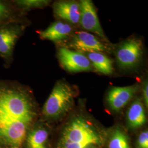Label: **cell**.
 I'll return each instance as SVG.
<instances>
[{
	"instance_id": "5bb4252c",
	"label": "cell",
	"mask_w": 148,
	"mask_h": 148,
	"mask_svg": "<svg viewBox=\"0 0 148 148\" xmlns=\"http://www.w3.org/2000/svg\"><path fill=\"white\" fill-rule=\"evenodd\" d=\"M87 58L98 71L104 75H109L112 73V61L105 54L100 52L88 53Z\"/></svg>"
},
{
	"instance_id": "8992f818",
	"label": "cell",
	"mask_w": 148,
	"mask_h": 148,
	"mask_svg": "<svg viewBox=\"0 0 148 148\" xmlns=\"http://www.w3.org/2000/svg\"><path fill=\"white\" fill-rule=\"evenodd\" d=\"M80 16L79 23L85 30L92 32L106 41L107 38L101 26L97 11L90 0H82L79 2Z\"/></svg>"
},
{
	"instance_id": "5b68a950",
	"label": "cell",
	"mask_w": 148,
	"mask_h": 148,
	"mask_svg": "<svg viewBox=\"0 0 148 148\" xmlns=\"http://www.w3.org/2000/svg\"><path fill=\"white\" fill-rule=\"evenodd\" d=\"M143 55V45L140 40L132 38L123 43L118 49L116 60L122 69H134L140 63Z\"/></svg>"
},
{
	"instance_id": "30bf717a",
	"label": "cell",
	"mask_w": 148,
	"mask_h": 148,
	"mask_svg": "<svg viewBox=\"0 0 148 148\" xmlns=\"http://www.w3.org/2000/svg\"><path fill=\"white\" fill-rule=\"evenodd\" d=\"M54 14L58 18L76 24L79 23V3L74 1H59L53 5Z\"/></svg>"
},
{
	"instance_id": "7c38bea8",
	"label": "cell",
	"mask_w": 148,
	"mask_h": 148,
	"mask_svg": "<svg viewBox=\"0 0 148 148\" xmlns=\"http://www.w3.org/2000/svg\"><path fill=\"white\" fill-rule=\"evenodd\" d=\"M71 31L72 27L68 24L62 21H56L46 30L40 32V37L43 40L58 42L68 37Z\"/></svg>"
},
{
	"instance_id": "6da1fadb",
	"label": "cell",
	"mask_w": 148,
	"mask_h": 148,
	"mask_svg": "<svg viewBox=\"0 0 148 148\" xmlns=\"http://www.w3.org/2000/svg\"><path fill=\"white\" fill-rule=\"evenodd\" d=\"M36 116L27 87L16 81L0 79V147L22 148Z\"/></svg>"
},
{
	"instance_id": "277c9868",
	"label": "cell",
	"mask_w": 148,
	"mask_h": 148,
	"mask_svg": "<svg viewBox=\"0 0 148 148\" xmlns=\"http://www.w3.org/2000/svg\"><path fill=\"white\" fill-rule=\"evenodd\" d=\"M25 21L12 23L0 27V57L4 66L9 68L14 60L16 43L26 28Z\"/></svg>"
},
{
	"instance_id": "ba28073f",
	"label": "cell",
	"mask_w": 148,
	"mask_h": 148,
	"mask_svg": "<svg viewBox=\"0 0 148 148\" xmlns=\"http://www.w3.org/2000/svg\"><path fill=\"white\" fill-rule=\"evenodd\" d=\"M70 46L80 52L102 53L109 51L106 45L95 36L86 32H76L71 40Z\"/></svg>"
},
{
	"instance_id": "ffe728a7",
	"label": "cell",
	"mask_w": 148,
	"mask_h": 148,
	"mask_svg": "<svg viewBox=\"0 0 148 148\" xmlns=\"http://www.w3.org/2000/svg\"><path fill=\"white\" fill-rule=\"evenodd\" d=\"M95 148V147H90V146H88V147H87V148Z\"/></svg>"
},
{
	"instance_id": "ac0fdd59",
	"label": "cell",
	"mask_w": 148,
	"mask_h": 148,
	"mask_svg": "<svg viewBox=\"0 0 148 148\" xmlns=\"http://www.w3.org/2000/svg\"><path fill=\"white\" fill-rule=\"evenodd\" d=\"M138 148H148V132L145 131L141 133L138 139Z\"/></svg>"
},
{
	"instance_id": "9c48e42d",
	"label": "cell",
	"mask_w": 148,
	"mask_h": 148,
	"mask_svg": "<svg viewBox=\"0 0 148 148\" xmlns=\"http://www.w3.org/2000/svg\"><path fill=\"white\" fill-rule=\"evenodd\" d=\"M138 88V85L112 88L107 97V101L110 107L114 111H120L136 93Z\"/></svg>"
},
{
	"instance_id": "e0dca14e",
	"label": "cell",
	"mask_w": 148,
	"mask_h": 148,
	"mask_svg": "<svg viewBox=\"0 0 148 148\" xmlns=\"http://www.w3.org/2000/svg\"><path fill=\"white\" fill-rule=\"evenodd\" d=\"M109 148H131L127 136L120 129H116L112 133Z\"/></svg>"
},
{
	"instance_id": "52a82bcc",
	"label": "cell",
	"mask_w": 148,
	"mask_h": 148,
	"mask_svg": "<svg viewBox=\"0 0 148 148\" xmlns=\"http://www.w3.org/2000/svg\"><path fill=\"white\" fill-rule=\"evenodd\" d=\"M58 57L64 68L70 72L87 71L91 69L90 60L83 53L67 48H60Z\"/></svg>"
},
{
	"instance_id": "4fadbf2b",
	"label": "cell",
	"mask_w": 148,
	"mask_h": 148,
	"mask_svg": "<svg viewBox=\"0 0 148 148\" xmlns=\"http://www.w3.org/2000/svg\"><path fill=\"white\" fill-rule=\"evenodd\" d=\"M127 120L129 126L132 128H137L145 123V111L140 101H135L130 107L127 112Z\"/></svg>"
},
{
	"instance_id": "7a4b0ae2",
	"label": "cell",
	"mask_w": 148,
	"mask_h": 148,
	"mask_svg": "<svg viewBox=\"0 0 148 148\" xmlns=\"http://www.w3.org/2000/svg\"><path fill=\"white\" fill-rule=\"evenodd\" d=\"M101 143V138L82 117L75 119L65 127L59 142V148H86Z\"/></svg>"
},
{
	"instance_id": "3957f363",
	"label": "cell",
	"mask_w": 148,
	"mask_h": 148,
	"mask_svg": "<svg viewBox=\"0 0 148 148\" xmlns=\"http://www.w3.org/2000/svg\"><path fill=\"white\" fill-rule=\"evenodd\" d=\"M74 104L73 90L70 85L63 81H58L43 106V116L56 119L63 116Z\"/></svg>"
},
{
	"instance_id": "2e32d148",
	"label": "cell",
	"mask_w": 148,
	"mask_h": 148,
	"mask_svg": "<svg viewBox=\"0 0 148 148\" xmlns=\"http://www.w3.org/2000/svg\"><path fill=\"white\" fill-rule=\"evenodd\" d=\"M13 2L21 11L25 12L36 8H42L47 7L50 3L47 0H16Z\"/></svg>"
},
{
	"instance_id": "8fae6325",
	"label": "cell",
	"mask_w": 148,
	"mask_h": 148,
	"mask_svg": "<svg viewBox=\"0 0 148 148\" xmlns=\"http://www.w3.org/2000/svg\"><path fill=\"white\" fill-rule=\"evenodd\" d=\"M24 13L16 7L13 1L0 0V27L12 23L24 21Z\"/></svg>"
},
{
	"instance_id": "d6986e66",
	"label": "cell",
	"mask_w": 148,
	"mask_h": 148,
	"mask_svg": "<svg viewBox=\"0 0 148 148\" xmlns=\"http://www.w3.org/2000/svg\"><path fill=\"white\" fill-rule=\"evenodd\" d=\"M143 97L145 104L148 107V81H145L143 87Z\"/></svg>"
},
{
	"instance_id": "9a60e30c",
	"label": "cell",
	"mask_w": 148,
	"mask_h": 148,
	"mask_svg": "<svg viewBox=\"0 0 148 148\" xmlns=\"http://www.w3.org/2000/svg\"><path fill=\"white\" fill-rule=\"evenodd\" d=\"M47 131L42 128H38L29 133L27 138L28 148H47L46 143L47 140Z\"/></svg>"
}]
</instances>
